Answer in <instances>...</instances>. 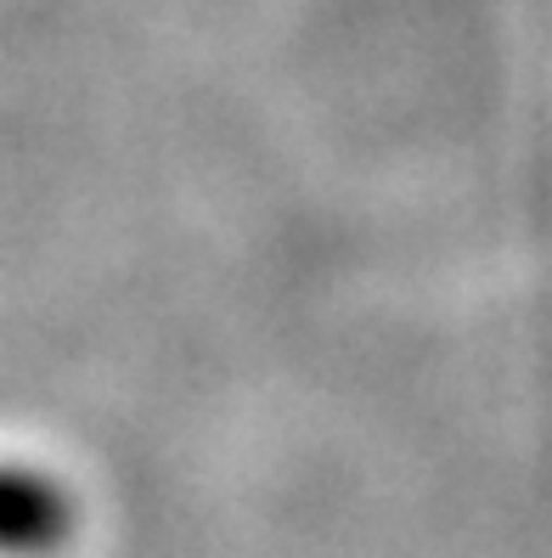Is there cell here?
Wrapping results in <instances>:
<instances>
[{"label": "cell", "instance_id": "1", "mask_svg": "<svg viewBox=\"0 0 552 558\" xmlns=\"http://www.w3.org/2000/svg\"><path fill=\"white\" fill-rule=\"evenodd\" d=\"M69 536V502L46 480L0 469V553H51Z\"/></svg>", "mask_w": 552, "mask_h": 558}]
</instances>
